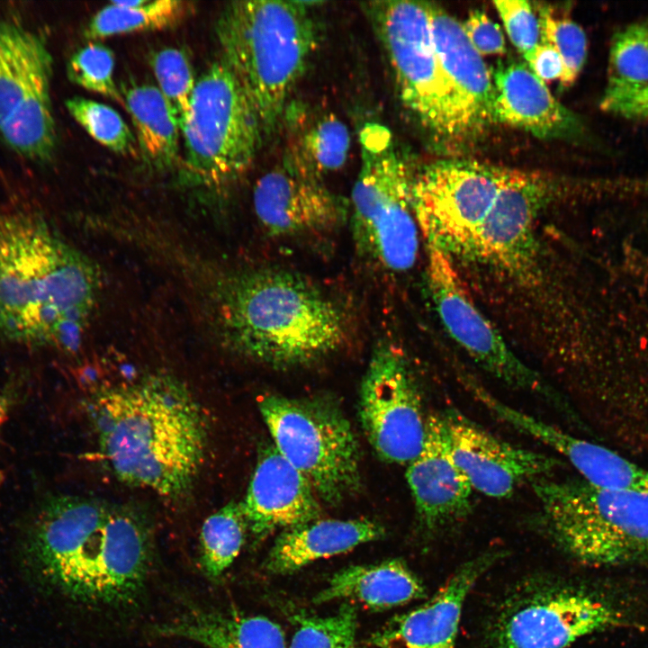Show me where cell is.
Listing matches in <instances>:
<instances>
[{"instance_id": "cell-29", "label": "cell", "mask_w": 648, "mask_h": 648, "mask_svg": "<svg viewBox=\"0 0 648 648\" xmlns=\"http://www.w3.org/2000/svg\"><path fill=\"white\" fill-rule=\"evenodd\" d=\"M144 160L157 170L171 167L179 149L180 125L170 105L151 85H137L123 94Z\"/></svg>"}, {"instance_id": "cell-30", "label": "cell", "mask_w": 648, "mask_h": 648, "mask_svg": "<svg viewBox=\"0 0 648 648\" xmlns=\"http://www.w3.org/2000/svg\"><path fill=\"white\" fill-rule=\"evenodd\" d=\"M191 11L187 2L178 0H146L134 7L109 4L90 20L86 37L91 40L140 31L169 28L182 22Z\"/></svg>"}, {"instance_id": "cell-4", "label": "cell", "mask_w": 648, "mask_h": 648, "mask_svg": "<svg viewBox=\"0 0 648 648\" xmlns=\"http://www.w3.org/2000/svg\"><path fill=\"white\" fill-rule=\"evenodd\" d=\"M99 454L122 482L178 498L204 460L203 412L178 379L158 374L98 392L89 406Z\"/></svg>"}, {"instance_id": "cell-19", "label": "cell", "mask_w": 648, "mask_h": 648, "mask_svg": "<svg viewBox=\"0 0 648 648\" xmlns=\"http://www.w3.org/2000/svg\"><path fill=\"white\" fill-rule=\"evenodd\" d=\"M406 480L425 536L446 532L471 513L473 490L451 454L441 414L427 418L424 446L407 464Z\"/></svg>"}, {"instance_id": "cell-13", "label": "cell", "mask_w": 648, "mask_h": 648, "mask_svg": "<svg viewBox=\"0 0 648 648\" xmlns=\"http://www.w3.org/2000/svg\"><path fill=\"white\" fill-rule=\"evenodd\" d=\"M51 74L52 58L43 39L0 20V139L40 162L50 160L56 148Z\"/></svg>"}, {"instance_id": "cell-9", "label": "cell", "mask_w": 648, "mask_h": 648, "mask_svg": "<svg viewBox=\"0 0 648 648\" xmlns=\"http://www.w3.org/2000/svg\"><path fill=\"white\" fill-rule=\"evenodd\" d=\"M181 134L184 172L194 183L227 184L252 165L265 137L262 125L242 86L222 59L196 80Z\"/></svg>"}, {"instance_id": "cell-34", "label": "cell", "mask_w": 648, "mask_h": 648, "mask_svg": "<svg viewBox=\"0 0 648 648\" xmlns=\"http://www.w3.org/2000/svg\"><path fill=\"white\" fill-rule=\"evenodd\" d=\"M151 67L158 88L170 105L181 129L189 112L196 84L189 58L180 49L166 48L153 55Z\"/></svg>"}, {"instance_id": "cell-22", "label": "cell", "mask_w": 648, "mask_h": 648, "mask_svg": "<svg viewBox=\"0 0 648 648\" xmlns=\"http://www.w3.org/2000/svg\"><path fill=\"white\" fill-rule=\"evenodd\" d=\"M495 90L492 122L542 138H581L580 119L564 107L523 61L500 62L492 71Z\"/></svg>"}, {"instance_id": "cell-16", "label": "cell", "mask_w": 648, "mask_h": 648, "mask_svg": "<svg viewBox=\"0 0 648 648\" xmlns=\"http://www.w3.org/2000/svg\"><path fill=\"white\" fill-rule=\"evenodd\" d=\"M451 454L472 490L494 499L510 497L526 480L547 476L560 462L495 436L456 410L441 414Z\"/></svg>"}, {"instance_id": "cell-36", "label": "cell", "mask_w": 648, "mask_h": 648, "mask_svg": "<svg viewBox=\"0 0 648 648\" xmlns=\"http://www.w3.org/2000/svg\"><path fill=\"white\" fill-rule=\"evenodd\" d=\"M610 78L648 84V20L631 23L612 38Z\"/></svg>"}, {"instance_id": "cell-35", "label": "cell", "mask_w": 648, "mask_h": 648, "mask_svg": "<svg viewBox=\"0 0 648 648\" xmlns=\"http://www.w3.org/2000/svg\"><path fill=\"white\" fill-rule=\"evenodd\" d=\"M541 42L552 46L561 56L564 73L560 82L572 86L580 73L587 57V38L582 28L565 17H557L550 7L539 5Z\"/></svg>"}, {"instance_id": "cell-20", "label": "cell", "mask_w": 648, "mask_h": 648, "mask_svg": "<svg viewBox=\"0 0 648 648\" xmlns=\"http://www.w3.org/2000/svg\"><path fill=\"white\" fill-rule=\"evenodd\" d=\"M502 553L489 551L461 564L421 606L392 618L373 634L375 648H454L467 595Z\"/></svg>"}, {"instance_id": "cell-5", "label": "cell", "mask_w": 648, "mask_h": 648, "mask_svg": "<svg viewBox=\"0 0 648 648\" xmlns=\"http://www.w3.org/2000/svg\"><path fill=\"white\" fill-rule=\"evenodd\" d=\"M216 34L221 59L253 104L264 136H271L317 48L310 8L302 1H233L220 13Z\"/></svg>"}, {"instance_id": "cell-1", "label": "cell", "mask_w": 648, "mask_h": 648, "mask_svg": "<svg viewBox=\"0 0 648 648\" xmlns=\"http://www.w3.org/2000/svg\"><path fill=\"white\" fill-rule=\"evenodd\" d=\"M165 259L187 281L211 335L238 356L273 368L302 367L338 353L352 338L345 303L293 270L223 266L179 244Z\"/></svg>"}, {"instance_id": "cell-3", "label": "cell", "mask_w": 648, "mask_h": 648, "mask_svg": "<svg viewBox=\"0 0 648 648\" xmlns=\"http://www.w3.org/2000/svg\"><path fill=\"white\" fill-rule=\"evenodd\" d=\"M101 287L94 261L42 217L0 208V338L74 352Z\"/></svg>"}, {"instance_id": "cell-21", "label": "cell", "mask_w": 648, "mask_h": 648, "mask_svg": "<svg viewBox=\"0 0 648 648\" xmlns=\"http://www.w3.org/2000/svg\"><path fill=\"white\" fill-rule=\"evenodd\" d=\"M320 500L307 479L273 444L256 461L241 507L248 530L256 538L320 518Z\"/></svg>"}, {"instance_id": "cell-23", "label": "cell", "mask_w": 648, "mask_h": 648, "mask_svg": "<svg viewBox=\"0 0 648 648\" xmlns=\"http://www.w3.org/2000/svg\"><path fill=\"white\" fill-rule=\"evenodd\" d=\"M440 65L474 133L492 122V72L467 38L462 23L435 3L425 2Z\"/></svg>"}, {"instance_id": "cell-39", "label": "cell", "mask_w": 648, "mask_h": 648, "mask_svg": "<svg viewBox=\"0 0 648 648\" xmlns=\"http://www.w3.org/2000/svg\"><path fill=\"white\" fill-rule=\"evenodd\" d=\"M599 106L604 112L619 117L648 121V84L609 77Z\"/></svg>"}, {"instance_id": "cell-24", "label": "cell", "mask_w": 648, "mask_h": 648, "mask_svg": "<svg viewBox=\"0 0 648 648\" xmlns=\"http://www.w3.org/2000/svg\"><path fill=\"white\" fill-rule=\"evenodd\" d=\"M384 527L368 518L314 519L283 530L266 558L274 574L292 573L306 565L382 538Z\"/></svg>"}, {"instance_id": "cell-7", "label": "cell", "mask_w": 648, "mask_h": 648, "mask_svg": "<svg viewBox=\"0 0 648 648\" xmlns=\"http://www.w3.org/2000/svg\"><path fill=\"white\" fill-rule=\"evenodd\" d=\"M360 145L361 166L349 206L355 248L380 270L404 273L415 265L419 248L412 172L384 126L366 124Z\"/></svg>"}, {"instance_id": "cell-12", "label": "cell", "mask_w": 648, "mask_h": 648, "mask_svg": "<svg viewBox=\"0 0 648 648\" xmlns=\"http://www.w3.org/2000/svg\"><path fill=\"white\" fill-rule=\"evenodd\" d=\"M506 168L464 159L439 160L412 173L411 202L427 248L470 256Z\"/></svg>"}, {"instance_id": "cell-37", "label": "cell", "mask_w": 648, "mask_h": 648, "mask_svg": "<svg viewBox=\"0 0 648 648\" xmlns=\"http://www.w3.org/2000/svg\"><path fill=\"white\" fill-rule=\"evenodd\" d=\"M112 51L98 43H90L76 50L68 63L69 79L77 86L123 103L113 79Z\"/></svg>"}, {"instance_id": "cell-32", "label": "cell", "mask_w": 648, "mask_h": 648, "mask_svg": "<svg viewBox=\"0 0 648 648\" xmlns=\"http://www.w3.org/2000/svg\"><path fill=\"white\" fill-rule=\"evenodd\" d=\"M296 628L289 648H358L356 612L344 604L327 616H295Z\"/></svg>"}, {"instance_id": "cell-6", "label": "cell", "mask_w": 648, "mask_h": 648, "mask_svg": "<svg viewBox=\"0 0 648 648\" xmlns=\"http://www.w3.org/2000/svg\"><path fill=\"white\" fill-rule=\"evenodd\" d=\"M530 482L542 527L567 554L589 565L648 566V494L583 479Z\"/></svg>"}, {"instance_id": "cell-14", "label": "cell", "mask_w": 648, "mask_h": 648, "mask_svg": "<svg viewBox=\"0 0 648 648\" xmlns=\"http://www.w3.org/2000/svg\"><path fill=\"white\" fill-rule=\"evenodd\" d=\"M359 396L360 421L375 453L388 463L409 464L424 446L427 418L406 359L393 346L374 347Z\"/></svg>"}, {"instance_id": "cell-15", "label": "cell", "mask_w": 648, "mask_h": 648, "mask_svg": "<svg viewBox=\"0 0 648 648\" xmlns=\"http://www.w3.org/2000/svg\"><path fill=\"white\" fill-rule=\"evenodd\" d=\"M427 250L428 288L440 320L454 340L501 382L562 407L554 389L516 356L473 302L452 257L434 248Z\"/></svg>"}, {"instance_id": "cell-27", "label": "cell", "mask_w": 648, "mask_h": 648, "mask_svg": "<svg viewBox=\"0 0 648 648\" xmlns=\"http://www.w3.org/2000/svg\"><path fill=\"white\" fill-rule=\"evenodd\" d=\"M425 596L421 580L403 560L396 558L337 572L313 602L346 599L374 609H387Z\"/></svg>"}, {"instance_id": "cell-28", "label": "cell", "mask_w": 648, "mask_h": 648, "mask_svg": "<svg viewBox=\"0 0 648 648\" xmlns=\"http://www.w3.org/2000/svg\"><path fill=\"white\" fill-rule=\"evenodd\" d=\"M157 633L194 641L204 648H286L276 623L239 613L194 610L157 627Z\"/></svg>"}, {"instance_id": "cell-2", "label": "cell", "mask_w": 648, "mask_h": 648, "mask_svg": "<svg viewBox=\"0 0 648 648\" xmlns=\"http://www.w3.org/2000/svg\"><path fill=\"white\" fill-rule=\"evenodd\" d=\"M22 554L35 577L68 596L122 605L143 590L151 538L146 521L128 507L57 495L30 516Z\"/></svg>"}, {"instance_id": "cell-8", "label": "cell", "mask_w": 648, "mask_h": 648, "mask_svg": "<svg viewBox=\"0 0 648 648\" xmlns=\"http://www.w3.org/2000/svg\"><path fill=\"white\" fill-rule=\"evenodd\" d=\"M363 9L382 44L399 96L435 136L461 140L473 134L433 42L425 2L372 1Z\"/></svg>"}, {"instance_id": "cell-18", "label": "cell", "mask_w": 648, "mask_h": 648, "mask_svg": "<svg viewBox=\"0 0 648 648\" xmlns=\"http://www.w3.org/2000/svg\"><path fill=\"white\" fill-rule=\"evenodd\" d=\"M253 204L260 226L280 238L331 233L349 214L347 202L321 181L300 176L284 165L256 181Z\"/></svg>"}, {"instance_id": "cell-31", "label": "cell", "mask_w": 648, "mask_h": 648, "mask_svg": "<svg viewBox=\"0 0 648 648\" xmlns=\"http://www.w3.org/2000/svg\"><path fill=\"white\" fill-rule=\"evenodd\" d=\"M248 529L240 502L230 501L210 515L200 534V563L202 572L217 579L238 555Z\"/></svg>"}, {"instance_id": "cell-41", "label": "cell", "mask_w": 648, "mask_h": 648, "mask_svg": "<svg viewBox=\"0 0 648 648\" xmlns=\"http://www.w3.org/2000/svg\"><path fill=\"white\" fill-rule=\"evenodd\" d=\"M531 70L544 83L558 79L564 73V65L560 54L550 45L540 42L523 55Z\"/></svg>"}, {"instance_id": "cell-40", "label": "cell", "mask_w": 648, "mask_h": 648, "mask_svg": "<svg viewBox=\"0 0 648 648\" xmlns=\"http://www.w3.org/2000/svg\"><path fill=\"white\" fill-rule=\"evenodd\" d=\"M462 25L470 42L482 56L505 53V39L500 26L483 12H471Z\"/></svg>"}, {"instance_id": "cell-33", "label": "cell", "mask_w": 648, "mask_h": 648, "mask_svg": "<svg viewBox=\"0 0 648 648\" xmlns=\"http://www.w3.org/2000/svg\"><path fill=\"white\" fill-rule=\"evenodd\" d=\"M65 104L74 120L101 145L121 154L133 149L131 130L109 105L81 96L68 98Z\"/></svg>"}, {"instance_id": "cell-26", "label": "cell", "mask_w": 648, "mask_h": 648, "mask_svg": "<svg viewBox=\"0 0 648 648\" xmlns=\"http://www.w3.org/2000/svg\"><path fill=\"white\" fill-rule=\"evenodd\" d=\"M284 120L289 138L282 165L318 181L344 166L350 148V133L336 115L308 112L302 107L288 105Z\"/></svg>"}, {"instance_id": "cell-11", "label": "cell", "mask_w": 648, "mask_h": 648, "mask_svg": "<svg viewBox=\"0 0 648 648\" xmlns=\"http://www.w3.org/2000/svg\"><path fill=\"white\" fill-rule=\"evenodd\" d=\"M620 611L584 588L537 580L501 604L488 631V648H566L582 636L622 624Z\"/></svg>"}, {"instance_id": "cell-17", "label": "cell", "mask_w": 648, "mask_h": 648, "mask_svg": "<svg viewBox=\"0 0 648 648\" xmlns=\"http://www.w3.org/2000/svg\"><path fill=\"white\" fill-rule=\"evenodd\" d=\"M554 194L547 176L506 168L470 256L508 269L525 266L532 256L534 223Z\"/></svg>"}, {"instance_id": "cell-38", "label": "cell", "mask_w": 648, "mask_h": 648, "mask_svg": "<svg viewBox=\"0 0 648 648\" xmlns=\"http://www.w3.org/2000/svg\"><path fill=\"white\" fill-rule=\"evenodd\" d=\"M516 49L526 54L541 42L538 16L529 2L524 0H497L493 2Z\"/></svg>"}, {"instance_id": "cell-25", "label": "cell", "mask_w": 648, "mask_h": 648, "mask_svg": "<svg viewBox=\"0 0 648 648\" xmlns=\"http://www.w3.org/2000/svg\"><path fill=\"white\" fill-rule=\"evenodd\" d=\"M518 428L561 454L587 482L610 490L648 494V469L619 454L529 414L519 418Z\"/></svg>"}, {"instance_id": "cell-10", "label": "cell", "mask_w": 648, "mask_h": 648, "mask_svg": "<svg viewBox=\"0 0 648 648\" xmlns=\"http://www.w3.org/2000/svg\"><path fill=\"white\" fill-rule=\"evenodd\" d=\"M258 407L273 445L307 479L320 501L338 506L359 490L358 442L337 405L323 399L267 394Z\"/></svg>"}]
</instances>
